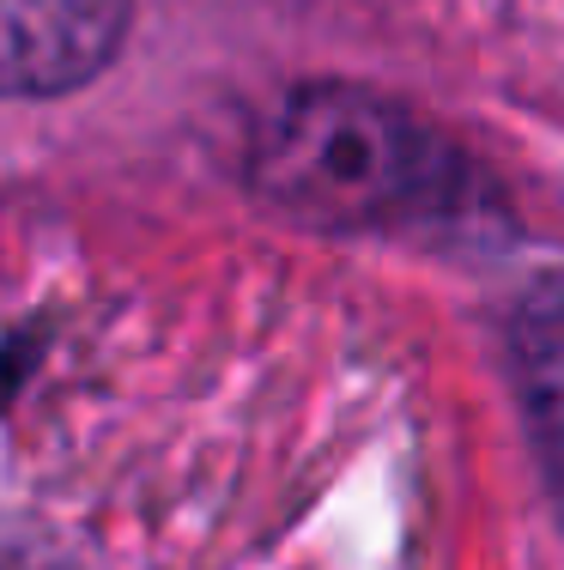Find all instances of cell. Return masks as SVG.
<instances>
[{
	"instance_id": "obj_1",
	"label": "cell",
	"mask_w": 564,
	"mask_h": 570,
	"mask_svg": "<svg viewBox=\"0 0 564 570\" xmlns=\"http://www.w3.org/2000/svg\"><path fill=\"white\" fill-rule=\"evenodd\" d=\"M249 188L310 230H425L479 207L467 153L365 86H291L249 140Z\"/></svg>"
},
{
	"instance_id": "obj_2",
	"label": "cell",
	"mask_w": 564,
	"mask_h": 570,
	"mask_svg": "<svg viewBox=\"0 0 564 570\" xmlns=\"http://www.w3.org/2000/svg\"><path fill=\"white\" fill-rule=\"evenodd\" d=\"M133 0H0V98H67L116 61Z\"/></svg>"
},
{
	"instance_id": "obj_3",
	"label": "cell",
	"mask_w": 564,
	"mask_h": 570,
	"mask_svg": "<svg viewBox=\"0 0 564 570\" xmlns=\"http://www.w3.org/2000/svg\"><path fill=\"white\" fill-rule=\"evenodd\" d=\"M509 371L541 480L564 515V274L541 279L509 316Z\"/></svg>"
},
{
	"instance_id": "obj_4",
	"label": "cell",
	"mask_w": 564,
	"mask_h": 570,
	"mask_svg": "<svg viewBox=\"0 0 564 570\" xmlns=\"http://www.w3.org/2000/svg\"><path fill=\"white\" fill-rule=\"evenodd\" d=\"M0 570H79V564L49 528L0 515Z\"/></svg>"
}]
</instances>
